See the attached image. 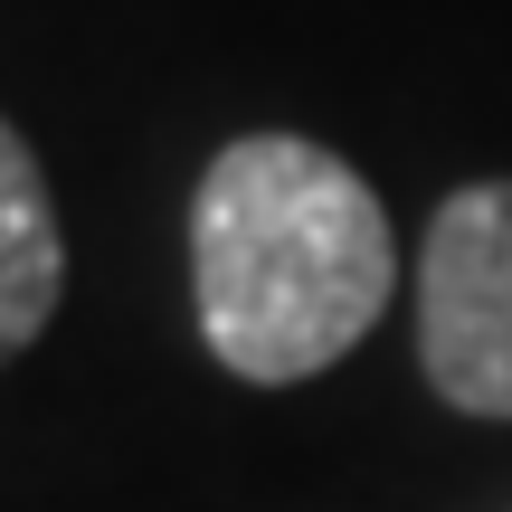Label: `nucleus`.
<instances>
[{
    "mask_svg": "<svg viewBox=\"0 0 512 512\" xmlns=\"http://www.w3.org/2000/svg\"><path fill=\"white\" fill-rule=\"evenodd\" d=\"M57 294H67V238H57L38 152L0 124V370L48 332Z\"/></svg>",
    "mask_w": 512,
    "mask_h": 512,
    "instance_id": "nucleus-3",
    "label": "nucleus"
},
{
    "mask_svg": "<svg viewBox=\"0 0 512 512\" xmlns=\"http://www.w3.org/2000/svg\"><path fill=\"white\" fill-rule=\"evenodd\" d=\"M418 361L446 408L512 418V181H475L427 219Z\"/></svg>",
    "mask_w": 512,
    "mask_h": 512,
    "instance_id": "nucleus-2",
    "label": "nucleus"
},
{
    "mask_svg": "<svg viewBox=\"0 0 512 512\" xmlns=\"http://www.w3.org/2000/svg\"><path fill=\"white\" fill-rule=\"evenodd\" d=\"M190 285L219 370L294 389L332 370L399 294L389 209L342 152L304 133H247L200 171Z\"/></svg>",
    "mask_w": 512,
    "mask_h": 512,
    "instance_id": "nucleus-1",
    "label": "nucleus"
}]
</instances>
